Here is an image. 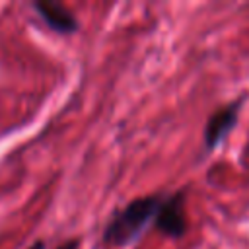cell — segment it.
I'll use <instances>...</instances> for the list:
<instances>
[{
	"instance_id": "6da1fadb",
	"label": "cell",
	"mask_w": 249,
	"mask_h": 249,
	"mask_svg": "<svg viewBox=\"0 0 249 249\" xmlns=\"http://www.w3.org/2000/svg\"><path fill=\"white\" fill-rule=\"evenodd\" d=\"M161 202L163 200L160 195H150V196H142V198L128 202L107 224L105 233H103L105 243L119 247V245H126L134 241L140 235V231L148 226V222L156 220V214Z\"/></svg>"
},
{
	"instance_id": "7a4b0ae2",
	"label": "cell",
	"mask_w": 249,
	"mask_h": 249,
	"mask_svg": "<svg viewBox=\"0 0 249 249\" xmlns=\"http://www.w3.org/2000/svg\"><path fill=\"white\" fill-rule=\"evenodd\" d=\"M156 228L169 237H181L185 233L187 220H185L183 193H175L161 202V206L156 214Z\"/></svg>"
},
{
	"instance_id": "277c9868",
	"label": "cell",
	"mask_w": 249,
	"mask_h": 249,
	"mask_svg": "<svg viewBox=\"0 0 249 249\" xmlns=\"http://www.w3.org/2000/svg\"><path fill=\"white\" fill-rule=\"evenodd\" d=\"M239 105H241V101L230 103L224 109L216 111L208 119L206 128H204V144H206V148L218 146L222 142V138L233 128V124L237 121V115H239Z\"/></svg>"
},
{
	"instance_id": "5b68a950",
	"label": "cell",
	"mask_w": 249,
	"mask_h": 249,
	"mask_svg": "<svg viewBox=\"0 0 249 249\" xmlns=\"http://www.w3.org/2000/svg\"><path fill=\"white\" fill-rule=\"evenodd\" d=\"M56 249H78V239H70V241H66V243L58 245Z\"/></svg>"
},
{
	"instance_id": "3957f363",
	"label": "cell",
	"mask_w": 249,
	"mask_h": 249,
	"mask_svg": "<svg viewBox=\"0 0 249 249\" xmlns=\"http://www.w3.org/2000/svg\"><path fill=\"white\" fill-rule=\"evenodd\" d=\"M35 12L41 16V19L54 29L56 33H74L78 29V21L72 16V12L62 6L60 2H51V0H41L33 2Z\"/></svg>"
},
{
	"instance_id": "8992f818",
	"label": "cell",
	"mask_w": 249,
	"mask_h": 249,
	"mask_svg": "<svg viewBox=\"0 0 249 249\" xmlns=\"http://www.w3.org/2000/svg\"><path fill=\"white\" fill-rule=\"evenodd\" d=\"M27 249H45V243L43 241H35L31 247H27Z\"/></svg>"
}]
</instances>
